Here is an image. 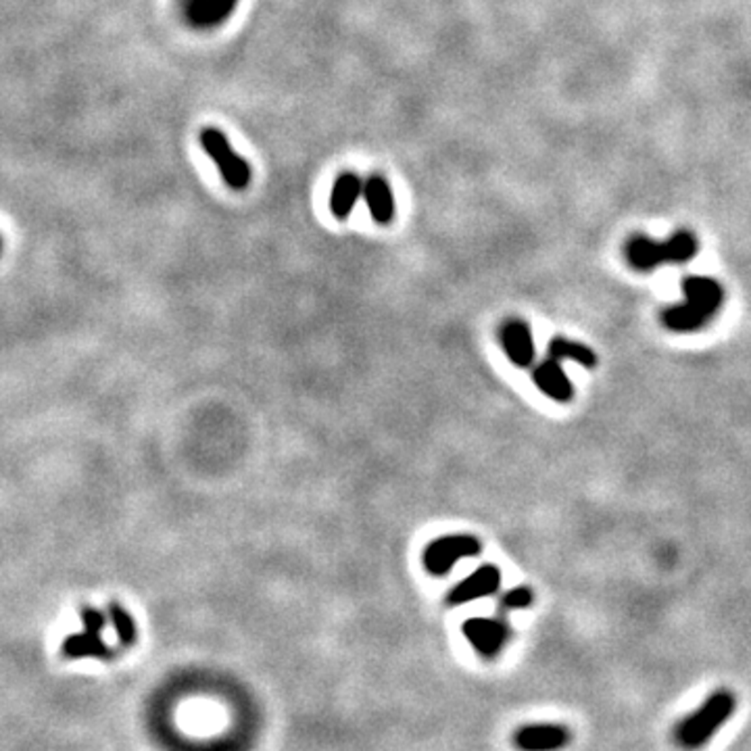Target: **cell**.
<instances>
[{"label":"cell","mask_w":751,"mask_h":751,"mask_svg":"<svg viewBox=\"0 0 751 751\" xmlns=\"http://www.w3.org/2000/svg\"><path fill=\"white\" fill-rule=\"evenodd\" d=\"M684 303L668 307L662 313V324L672 332H695L720 312L724 291L720 282L706 276H689L683 280Z\"/></svg>","instance_id":"1"},{"label":"cell","mask_w":751,"mask_h":751,"mask_svg":"<svg viewBox=\"0 0 751 751\" xmlns=\"http://www.w3.org/2000/svg\"><path fill=\"white\" fill-rule=\"evenodd\" d=\"M737 710V697L728 689H718L700 708L681 718L672 728V739L684 751H697L714 739Z\"/></svg>","instance_id":"2"},{"label":"cell","mask_w":751,"mask_h":751,"mask_svg":"<svg viewBox=\"0 0 751 751\" xmlns=\"http://www.w3.org/2000/svg\"><path fill=\"white\" fill-rule=\"evenodd\" d=\"M700 250L697 239L689 230H678L668 240L657 242L649 236H632L626 242V261L637 272H654L662 263H687Z\"/></svg>","instance_id":"3"},{"label":"cell","mask_w":751,"mask_h":751,"mask_svg":"<svg viewBox=\"0 0 751 751\" xmlns=\"http://www.w3.org/2000/svg\"><path fill=\"white\" fill-rule=\"evenodd\" d=\"M201 144L205 153L213 159V163L220 169L223 182L234 190H245L250 182V167L249 163L239 157L230 147L226 136L220 130L207 128L201 134Z\"/></svg>","instance_id":"4"},{"label":"cell","mask_w":751,"mask_h":751,"mask_svg":"<svg viewBox=\"0 0 751 751\" xmlns=\"http://www.w3.org/2000/svg\"><path fill=\"white\" fill-rule=\"evenodd\" d=\"M483 545L474 535H447L432 541L424 551V566L434 576L449 575L459 559L476 557Z\"/></svg>","instance_id":"5"},{"label":"cell","mask_w":751,"mask_h":751,"mask_svg":"<svg viewBox=\"0 0 751 751\" xmlns=\"http://www.w3.org/2000/svg\"><path fill=\"white\" fill-rule=\"evenodd\" d=\"M461 632L484 660H495L511 637L510 626L499 618H470L461 626Z\"/></svg>","instance_id":"6"},{"label":"cell","mask_w":751,"mask_h":751,"mask_svg":"<svg viewBox=\"0 0 751 751\" xmlns=\"http://www.w3.org/2000/svg\"><path fill=\"white\" fill-rule=\"evenodd\" d=\"M520 751H559L572 743V730L564 724H526L511 737Z\"/></svg>","instance_id":"7"},{"label":"cell","mask_w":751,"mask_h":751,"mask_svg":"<svg viewBox=\"0 0 751 751\" xmlns=\"http://www.w3.org/2000/svg\"><path fill=\"white\" fill-rule=\"evenodd\" d=\"M499 586H501V570L495 564H484V566H480L478 570H474L470 576H466L459 584L453 586L449 595H447V603L464 605V603L474 602V599L491 597L499 591Z\"/></svg>","instance_id":"8"},{"label":"cell","mask_w":751,"mask_h":751,"mask_svg":"<svg viewBox=\"0 0 751 751\" xmlns=\"http://www.w3.org/2000/svg\"><path fill=\"white\" fill-rule=\"evenodd\" d=\"M499 340L501 347L507 355V359L511 361L516 367H530L535 364L537 348L535 340H532L530 326L522 320H510L501 326L499 330Z\"/></svg>","instance_id":"9"},{"label":"cell","mask_w":751,"mask_h":751,"mask_svg":"<svg viewBox=\"0 0 751 751\" xmlns=\"http://www.w3.org/2000/svg\"><path fill=\"white\" fill-rule=\"evenodd\" d=\"M532 382L547 397L557 401V403H568L575 397V386L568 378V374L562 370L559 361L545 359L532 370Z\"/></svg>","instance_id":"10"},{"label":"cell","mask_w":751,"mask_h":751,"mask_svg":"<svg viewBox=\"0 0 751 751\" xmlns=\"http://www.w3.org/2000/svg\"><path fill=\"white\" fill-rule=\"evenodd\" d=\"M61 651L69 660H82V657H96V660H111L115 651L103 641L98 632H76L68 637L61 645Z\"/></svg>","instance_id":"11"},{"label":"cell","mask_w":751,"mask_h":751,"mask_svg":"<svg viewBox=\"0 0 751 751\" xmlns=\"http://www.w3.org/2000/svg\"><path fill=\"white\" fill-rule=\"evenodd\" d=\"M364 199L367 203V209L374 217V222L388 223L394 215V199L391 193V186L385 177L372 176L364 182Z\"/></svg>","instance_id":"12"},{"label":"cell","mask_w":751,"mask_h":751,"mask_svg":"<svg viewBox=\"0 0 751 751\" xmlns=\"http://www.w3.org/2000/svg\"><path fill=\"white\" fill-rule=\"evenodd\" d=\"M361 195H364V182L355 174H342L339 180L334 182L330 193L332 215L339 217V220H345L353 211L355 203H357Z\"/></svg>","instance_id":"13"},{"label":"cell","mask_w":751,"mask_h":751,"mask_svg":"<svg viewBox=\"0 0 751 751\" xmlns=\"http://www.w3.org/2000/svg\"><path fill=\"white\" fill-rule=\"evenodd\" d=\"M547 351H549V357L556 361L568 359V361H575V364L589 367V370H593V367L597 366V355L591 347L583 345V342L564 339V336H556V339H551Z\"/></svg>","instance_id":"14"},{"label":"cell","mask_w":751,"mask_h":751,"mask_svg":"<svg viewBox=\"0 0 751 751\" xmlns=\"http://www.w3.org/2000/svg\"><path fill=\"white\" fill-rule=\"evenodd\" d=\"M109 618H111V622H113L117 638H120L123 647H130V645H134L136 638H138V629H136L134 618H131L128 611H125L122 605H117V603L109 605Z\"/></svg>","instance_id":"15"},{"label":"cell","mask_w":751,"mask_h":751,"mask_svg":"<svg viewBox=\"0 0 751 751\" xmlns=\"http://www.w3.org/2000/svg\"><path fill=\"white\" fill-rule=\"evenodd\" d=\"M532 602H535V595L529 586H518V589L507 591L503 597H501V608L503 610H524L530 608Z\"/></svg>","instance_id":"16"},{"label":"cell","mask_w":751,"mask_h":751,"mask_svg":"<svg viewBox=\"0 0 751 751\" xmlns=\"http://www.w3.org/2000/svg\"><path fill=\"white\" fill-rule=\"evenodd\" d=\"M82 624H84V630L98 632V635H101L104 624H107V616H104L101 610L86 608V610H82Z\"/></svg>","instance_id":"17"},{"label":"cell","mask_w":751,"mask_h":751,"mask_svg":"<svg viewBox=\"0 0 751 751\" xmlns=\"http://www.w3.org/2000/svg\"><path fill=\"white\" fill-rule=\"evenodd\" d=\"M0 249H3V240H0Z\"/></svg>","instance_id":"18"}]
</instances>
